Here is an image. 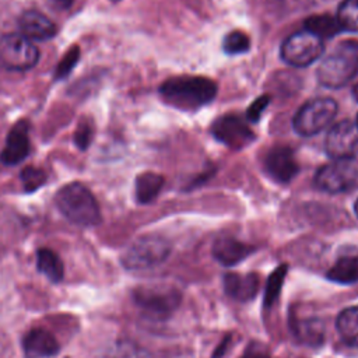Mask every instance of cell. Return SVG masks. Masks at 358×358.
Returning a JSON list of instances; mask_svg holds the SVG:
<instances>
[{
  "instance_id": "6da1fadb",
  "label": "cell",
  "mask_w": 358,
  "mask_h": 358,
  "mask_svg": "<svg viewBox=\"0 0 358 358\" xmlns=\"http://www.w3.org/2000/svg\"><path fill=\"white\" fill-rule=\"evenodd\" d=\"M161 98L171 106L182 110H196L210 103L217 95L213 80L200 76H176L159 87Z\"/></svg>"
},
{
  "instance_id": "7a4b0ae2",
  "label": "cell",
  "mask_w": 358,
  "mask_h": 358,
  "mask_svg": "<svg viewBox=\"0 0 358 358\" xmlns=\"http://www.w3.org/2000/svg\"><path fill=\"white\" fill-rule=\"evenodd\" d=\"M56 207L73 224L94 227L101 222V211L91 190L78 182L62 186L55 196Z\"/></svg>"
},
{
  "instance_id": "3957f363",
  "label": "cell",
  "mask_w": 358,
  "mask_h": 358,
  "mask_svg": "<svg viewBox=\"0 0 358 358\" xmlns=\"http://www.w3.org/2000/svg\"><path fill=\"white\" fill-rule=\"evenodd\" d=\"M358 74V42L344 41L323 57L317 67V81L326 88H341Z\"/></svg>"
},
{
  "instance_id": "277c9868",
  "label": "cell",
  "mask_w": 358,
  "mask_h": 358,
  "mask_svg": "<svg viewBox=\"0 0 358 358\" xmlns=\"http://www.w3.org/2000/svg\"><path fill=\"white\" fill-rule=\"evenodd\" d=\"M131 295L141 313L154 320L169 317L182 301V292L169 284L140 285L133 289Z\"/></svg>"
},
{
  "instance_id": "5b68a950",
  "label": "cell",
  "mask_w": 358,
  "mask_h": 358,
  "mask_svg": "<svg viewBox=\"0 0 358 358\" xmlns=\"http://www.w3.org/2000/svg\"><path fill=\"white\" fill-rule=\"evenodd\" d=\"M171 243L159 235H144L136 239L122 255L127 270H145L164 263L171 255Z\"/></svg>"
},
{
  "instance_id": "8992f818",
  "label": "cell",
  "mask_w": 358,
  "mask_h": 358,
  "mask_svg": "<svg viewBox=\"0 0 358 358\" xmlns=\"http://www.w3.org/2000/svg\"><path fill=\"white\" fill-rule=\"evenodd\" d=\"M315 185L331 194L358 189V158L333 159L320 166L315 175Z\"/></svg>"
},
{
  "instance_id": "52a82bcc",
  "label": "cell",
  "mask_w": 358,
  "mask_h": 358,
  "mask_svg": "<svg viewBox=\"0 0 358 358\" xmlns=\"http://www.w3.org/2000/svg\"><path fill=\"white\" fill-rule=\"evenodd\" d=\"M337 102L331 98H313L305 102L294 116V130L303 137L315 136L330 126L337 115Z\"/></svg>"
},
{
  "instance_id": "ba28073f",
  "label": "cell",
  "mask_w": 358,
  "mask_h": 358,
  "mask_svg": "<svg viewBox=\"0 0 358 358\" xmlns=\"http://www.w3.org/2000/svg\"><path fill=\"white\" fill-rule=\"evenodd\" d=\"M323 49L324 41L303 28L284 39L280 55L289 66L306 67L322 56Z\"/></svg>"
},
{
  "instance_id": "9c48e42d",
  "label": "cell",
  "mask_w": 358,
  "mask_h": 358,
  "mask_svg": "<svg viewBox=\"0 0 358 358\" xmlns=\"http://www.w3.org/2000/svg\"><path fill=\"white\" fill-rule=\"evenodd\" d=\"M38 48L22 34L11 32L0 38V64L7 70H29L38 63Z\"/></svg>"
},
{
  "instance_id": "30bf717a",
  "label": "cell",
  "mask_w": 358,
  "mask_h": 358,
  "mask_svg": "<svg viewBox=\"0 0 358 358\" xmlns=\"http://www.w3.org/2000/svg\"><path fill=\"white\" fill-rule=\"evenodd\" d=\"M211 134L217 141L234 150L246 147L255 138L246 117H241L235 113H227L217 117L211 124Z\"/></svg>"
},
{
  "instance_id": "8fae6325",
  "label": "cell",
  "mask_w": 358,
  "mask_h": 358,
  "mask_svg": "<svg viewBox=\"0 0 358 358\" xmlns=\"http://www.w3.org/2000/svg\"><path fill=\"white\" fill-rule=\"evenodd\" d=\"M326 152L333 159L357 158L358 126L352 120H341L333 124L324 141Z\"/></svg>"
},
{
  "instance_id": "7c38bea8",
  "label": "cell",
  "mask_w": 358,
  "mask_h": 358,
  "mask_svg": "<svg viewBox=\"0 0 358 358\" xmlns=\"http://www.w3.org/2000/svg\"><path fill=\"white\" fill-rule=\"evenodd\" d=\"M263 165L267 175L278 183L291 182L299 171L295 152L288 145L271 147L264 155Z\"/></svg>"
},
{
  "instance_id": "4fadbf2b",
  "label": "cell",
  "mask_w": 358,
  "mask_h": 358,
  "mask_svg": "<svg viewBox=\"0 0 358 358\" xmlns=\"http://www.w3.org/2000/svg\"><path fill=\"white\" fill-rule=\"evenodd\" d=\"M29 124L27 120L17 122L6 137L4 147L0 154L1 164L10 166L24 161L29 154Z\"/></svg>"
},
{
  "instance_id": "5bb4252c",
  "label": "cell",
  "mask_w": 358,
  "mask_h": 358,
  "mask_svg": "<svg viewBox=\"0 0 358 358\" xmlns=\"http://www.w3.org/2000/svg\"><path fill=\"white\" fill-rule=\"evenodd\" d=\"M20 34L29 41H49L57 32L56 24L38 10H27L18 18Z\"/></svg>"
},
{
  "instance_id": "9a60e30c",
  "label": "cell",
  "mask_w": 358,
  "mask_h": 358,
  "mask_svg": "<svg viewBox=\"0 0 358 358\" xmlns=\"http://www.w3.org/2000/svg\"><path fill=\"white\" fill-rule=\"evenodd\" d=\"M22 351L25 358H50L59 352V343L46 329L34 327L22 338Z\"/></svg>"
},
{
  "instance_id": "2e32d148",
  "label": "cell",
  "mask_w": 358,
  "mask_h": 358,
  "mask_svg": "<svg viewBox=\"0 0 358 358\" xmlns=\"http://www.w3.org/2000/svg\"><path fill=\"white\" fill-rule=\"evenodd\" d=\"M289 327L294 337L305 345L317 347L324 341V323L317 316L292 315L289 319Z\"/></svg>"
},
{
  "instance_id": "e0dca14e",
  "label": "cell",
  "mask_w": 358,
  "mask_h": 358,
  "mask_svg": "<svg viewBox=\"0 0 358 358\" xmlns=\"http://www.w3.org/2000/svg\"><path fill=\"white\" fill-rule=\"evenodd\" d=\"M224 291L228 296L239 302H248L253 299L259 291V275L255 273H227L224 275Z\"/></svg>"
},
{
  "instance_id": "ac0fdd59",
  "label": "cell",
  "mask_w": 358,
  "mask_h": 358,
  "mask_svg": "<svg viewBox=\"0 0 358 358\" xmlns=\"http://www.w3.org/2000/svg\"><path fill=\"white\" fill-rule=\"evenodd\" d=\"M211 252L218 263L231 267L245 260L253 252V248L232 236H221L215 239Z\"/></svg>"
},
{
  "instance_id": "d6986e66",
  "label": "cell",
  "mask_w": 358,
  "mask_h": 358,
  "mask_svg": "<svg viewBox=\"0 0 358 358\" xmlns=\"http://www.w3.org/2000/svg\"><path fill=\"white\" fill-rule=\"evenodd\" d=\"M336 330L345 345L358 348V306H348L338 313Z\"/></svg>"
},
{
  "instance_id": "ffe728a7",
  "label": "cell",
  "mask_w": 358,
  "mask_h": 358,
  "mask_svg": "<svg viewBox=\"0 0 358 358\" xmlns=\"http://www.w3.org/2000/svg\"><path fill=\"white\" fill-rule=\"evenodd\" d=\"M164 186V178L155 172H143L136 178L134 193L141 204H148L157 199Z\"/></svg>"
},
{
  "instance_id": "44dd1931",
  "label": "cell",
  "mask_w": 358,
  "mask_h": 358,
  "mask_svg": "<svg viewBox=\"0 0 358 358\" xmlns=\"http://www.w3.org/2000/svg\"><path fill=\"white\" fill-rule=\"evenodd\" d=\"M36 267L52 282H59L63 278V263L60 257L48 248H42L36 252Z\"/></svg>"
},
{
  "instance_id": "7402d4cb",
  "label": "cell",
  "mask_w": 358,
  "mask_h": 358,
  "mask_svg": "<svg viewBox=\"0 0 358 358\" xmlns=\"http://www.w3.org/2000/svg\"><path fill=\"white\" fill-rule=\"evenodd\" d=\"M327 278L340 284L358 282V256L340 257L327 271Z\"/></svg>"
},
{
  "instance_id": "603a6c76",
  "label": "cell",
  "mask_w": 358,
  "mask_h": 358,
  "mask_svg": "<svg viewBox=\"0 0 358 358\" xmlns=\"http://www.w3.org/2000/svg\"><path fill=\"white\" fill-rule=\"evenodd\" d=\"M305 29L315 34L320 39H327L331 36H336L343 29L337 21L336 17L320 14V15H312L305 21Z\"/></svg>"
},
{
  "instance_id": "cb8c5ba5",
  "label": "cell",
  "mask_w": 358,
  "mask_h": 358,
  "mask_svg": "<svg viewBox=\"0 0 358 358\" xmlns=\"http://www.w3.org/2000/svg\"><path fill=\"white\" fill-rule=\"evenodd\" d=\"M343 31L358 32V0H344L336 15Z\"/></svg>"
},
{
  "instance_id": "d4e9b609",
  "label": "cell",
  "mask_w": 358,
  "mask_h": 358,
  "mask_svg": "<svg viewBox=\"0 0 358 358\" xmlns=\"http://www.w3.org/2000/svg\"><path fill=\"white\" fill-rule=\"evenodd\" d=\"M288 267L287 264H281L278 266L268 277L267 284H266V291H264V305L270 306L275 302V299L278 298L282 284H284V278L287 275Z\"/></svg>"
},
{
  "instance_id": "484cf974",
  "label": "cell",
  "mask_w": 358,
  "mask_h": 358,
  "mask_svg": "<svg viewBox=\"0 0 358 358\" xmlns=\"http://www.w3.org/2000/svg\"><path fill=\"white\" fill-rule=\"evenodd\" d=\"M250 49L249 36L239 29L228 32L222 39V50L227 55H241Z\"/></svg>"
},
{
  "instance_id": "4316f807",
  "label": "cell",
  "mask_w": 358,
  "mask_h": 358,
  "mask_svg": "<svg viewBox=\"0 0 358 358\" xmlns=\"http://www.w3.org/2000/svg\"><path fill=\"white\" fill-rule=\"evenodd\" d=\"M110 358H152L151 352L130 340H120L112 350Z\"/></svg>"
},
{
  "instance_id": "83f0119b",
  "label": "cell",
  "mask_w": 358,
  "mask_h": 358,
  "mask_svg": "<svg viewBox=\"0 0 358 358\" xmlns=\"http://www.w3.org/2000/svg\"><path fill=\"white\" fill-rule=\"evenodd\" d=\"M21 180L24 185V189L27 192H34L39 189L45 180H46V173L35 166H27L21 171Z\"/></svg>"
},
{
  "instance_id": "f1b7e54d",
  "label": "cell",
  "mask_w": 358,
  "mask_h": 358,
  "mask_svg": "<svg viewBox=\"0 0 358 358\" xmlns=\"http://www.w3.org/2000/svg\"><path fill=\"white\" fill-rule=\"evenodd\" d=\"M80 59V49L78 48H71L66 52V55L62 57V60L59 62L56 70H55V77L56 78H64L70 74V71L74 69V66L77 64Z\"/></svg>"
},
{
  "instance_id": "f546056e",
  "label": "cell",
  "mask_w": 358,
  "mask_h": 358,
  "mask_svg": "<svg viewBox=\"0 0 358 358\" xmlns=\"http://www.w3.org/2000/svg\"><path fill=\"white\" fill-rule=\"evenodd\" d=\"M268 102H270L268 95H260L259 98H256L249 105V108L246 110V120L248 122H257L260 119V116L263 115V112L266 110Z\"/></svg>"
},
{
  "instance_id": "4dcf8cb0",
  "label": "cell",
  "mask_w": 358,
  "mask_h": 358,
  "mask_svg": "<svg viewBox=\"0 0 358 358\" xmlns=\"http://www.w3.org/2000/svg\"><path fill=\"white\" fill-rule=\"evenodd\" d=\"M91 138H92V127L90 126L88 122H81L77 126L74 133V141L77 147H80L81 150H85L91 144Z\"/></svg>"
},
{
  "instance_id": "1f68e13d",
  "label": "cell",
  "mask_w": 358,
  "mask_h": 358,
  "mask_svg": "<svg viewBox=\"0 0 358 358\" xmlns=\"http://www.w3.org/2000/svg\"><path fill=\"white\" fill-rule=\"evenodd\" d=\"M239 358H271L267 348L259 343H252L246 347Z\"/></svg>"
},
{
  "instance_id": "d6a6232c",
  "label": "cell",
  "mask_w": 358,
  "mask_h": 358,
  "mask_svg": "<svg viewBox=\"0 0 358 358\" xmlns=\"http://www.w3.org/2000/svg\"><path fill=\"white\" fill-rule=\"evenodd\" d=\"M49 3L56 7V8H60V10H64V8H69L73 3V0H49Z\"/></svg>"
},
{
  "instance_id": "836d02e7",
  "label": "cell",
  "mask_w": 358,
  "mask_h": 358,
  "mask_svg": "<svg viewBox=\"0 0 358 358\" xmlns=\"http://www.w3.org/2000/svg\"><path fill=\"white\" fill-rule=\"evenodd\" d=\"M352 96H354V99L358 102V83L354 85V88H352Z\"/></svg>"
},
{
  "instance_id": "e575fe53",
  "label": "cell",
  "mask_w": 358,
  "mask_h": 358,
  "mask_svg": "<svg viewBox=\"0 0 358 358\" xmlns=\"http://www.w3.org/2000/svg\"><path fill=\"white\" fill-rule=\"evenodd\" d=\"M354 213H355V215H357V218H358V199H357V201L354 203Z\"/></svg>"
},
{
  "instance_id": "d590c367",
  "label": "cell",
  "mask_w": 358,
  "mask_h": 358,
  "mask_svg": "<svg viewBox=\"0 0 358 358\" xmlns=\"http://www.w3.org/2000/svg\"><path fill=\"white\" fill-rule=\"evenodd\" d=\"M355 123H357V126H358V116H357V120H355Z\"/></svg>"
},
{
  "instance_id": "8d00e7d4",
  "label": "cell",
  "mask_w": 358,
  "mask_h": 358,
  "mask_svg": "<svg viewBox=\"0 0 358 358\" xmlns=\"http://www.w3.org/2000/svg\"><path fill=\"white\" fill-rule=\"evenodd\" d=\"M112 1H119V0H112Z\"/></svg>"
}]
</instances>
